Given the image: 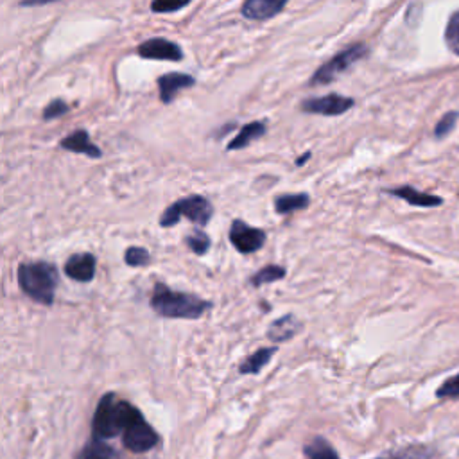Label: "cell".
Listing matches in <instances>:
<instances>
[{
	"label": "cell",
	"instance_id": "obj_30",
	"mask_svg": "<svg viewBox=\"0 0 459 459\" xmlns=\"http://www.w3.org/2000/svg\"><path fill=\"white\" fill-rule=\"evenodd\" d=\"M309 156H310V153H305V154H303V156H300L298 160H296V166H303V163H305V161L309 160Z\"/></svg>",
	"mask_w": 459,
	"mask_h": 459
},
{
	"label": "cell",
	"instance_id": "obj_13",
	"mask_svg": "<svg viewBox=\"0 0 459 459\" xmlns=\"http://www.w3.org/2000/svg\"><path fill=\"white\" fill-rule=\"evenodd\" d=\"M303 328V323L294 314H284L282 318L275 319L268 328V337L273 343H284V341L293 340L298 335Z\"/></svg>",
	"mask_w": 459,
	"mask_h": 459
},
{
	"label": "cell",
	"instance_id": "obj_1",
	"mask_svg": "<svg viewBox=\"0 0 459 459\" xmlns=\"http://www.w3.org/2000/svg\"><path fill=\"white\" fill-rule=\"evenodd\" d=\"M151 309L161 318L169 319H199L212 309V302L191 293L173 291L166 284H156L151 296Z\"/></svg>",
	"mask_w": 459,
	"mask_h": 459
},
{
	"label": "cell",
	"instance_id": "obj_12",
	"mask_svg": "<svg viewBox=\"0 0 459 459\" xmlns=\"http://www.w3.org/2000/svg\"><path fill=\"white\" fill-rule=\"evenodd\" d=\"M284 8L286 0H248L240 8V13L246 20L262 22L277 17L278 13L284 11Z\"/></svg>",
	"mask_w": 459,
	"mask_h": 459
},
{
	"label": "cell",
	"instance_id": "obj_21",
	"mask_svg": "<svg viewBox=\"0 0 459 459\" xmlns=\"http://www.w3.org/2000/svg\"><path fill=\"white\" fill-rule=\"evenodd\" d=\"M185 245L189 246V249H191L192 253H196V255H199V256H203L205 253L210 249L212 240H210V237L207 235L205 230H201V228H194V230H192V232L185 237Z\"/></svg>",
	"mask_w": 459,
	"mask_h": 459
},
{
	"label": "cell",
	"instance_id": "obj_3",
	"mask_svg": "<svg viewBox=\"0 0 459 459\" xmlns=\"http://www.w3.org/2000/svg\"><path fill=\"white\" fill-rule=\"evenodd\" d=\"M214 215V207L205 196H187L169 205L160 217L161 228H170L178 224L180 219H189L196 226H207Z\"/></svg>",
	"mask_w": 459,
	"mask_h": 459
},
{
	"label": "cell",
	"instance_id": "obj_4",
	"mask_svg": "<svg viewBox=\"0 0 459 459\" xmlns=\"http://www.w3.org/2000/svg\"><path fill=\"white\" fill-rule=\"evenodd\" d=\"M366 54H368V47L364 45V43H354V45H350L348 49L341 50L340 54H335L332 59L323 63L318 71L312 74L309 83L312 85V87H314V85L334 83L335 79L340 78L341 74H344L348 68H352Z\"/></svg>",
	"mask_w": 459,
	"mask_h": 459
},
{
	"label": "cell",
	"instance_id": "obj_22",
	"mask_svg": "<svg viewBox=\"0 0 459 459\" xmlns=\"http://www.w3.org/2000/svg\"><path fill=\"white\" fill-rule=\"evenodd\" d=\"M305 454L309 459H340L330 443L323 438H314L305 447Z\"/></svg>",
	"mask_w": 459,
	"mask_h": 459
},
{
	"label": "cell",
	"instance_id": "obj_24",
	"mask_svg": "<svg viewBox=\"0 0 459 459\" xmlns=\"http://www.w3.org/2000/svg\"><path fill=\"white\" fill-rule=\"evenodd\" d=\"M124 261L126 264L131 265V268H142V265H147L151 262L150 252L142 246H131V248L126 249L124 253Z\"/></svg>",
	"mask_w": 459,
	"mask_h": 459
},
{
	"label": "cell",
	"instance_id": "obj_9",
	"mask_svg": "<svg viewBox=\"0 0 459 459\" xmlns=\"http://www.w3.org/2000/svg\"><path fill=\"white\" fill-rule=\"evenodd\" d=\"M124 447L131 452H147L158 443V435L144 418L124 430Z\"/></svg>",
	"mask_w": 459,
	"mask_h": 459
},
{
	"label": "cell",
	"instance_id": "obj_27",
	"mask_svg": "<svg viewBox=\"0 0 459 459\" xmlns=\"http://www.w3.org/2000/svg\"><path fill=\"white\" fill-rule=\"evenodd\" d=\"M438 398H459V373L443 382L436 391Z\"/></svg>",
	"mask_w": 459,
	"mask_h": 459
},
{
	"label": "cell",
	"instance_id": "obj_23",
	"mask_svg": "<svg viewBox=\"0 0 459 459\" xmlns=\"http://www.w3.org/2000/svg\"><path fill=\"white\" fill-rule=\"evenodd\" d=\"M81 459H115V452L110 445L103 443L101 439H94L85 447Z\"/></svg>",
	"mask_w": 459,
	"mask_h": 459
},
{
	"label": "cell",
	"instance_id": "obj_29",
	"mask_svg": "<svg viewBox=\"0 0 459 459\" xmlns=\"http://www.w3.org/2000/svg\"><path fill=\"white\" fill-rule=\"evenodd\" d=\"M189 2H180V4H170V2H153L151 4V11L154 13H174L180 9L187 8Z\"/></svg>",
	"mask_w": 459,
	"mask_h": 459
},
{
	"label": "cell",
	"instance_id": "obj_10",
	"mask_svg": "<svg viewBox=\"0 0 459 459\" xmlns=\"http://www.w3.org/2000/svg\"><path fill=\"white\" fill-rule=\"evenodd\" d=\"M158 90H160V101L163 104H170L174 97L185 88H192L196 85V78L183 72H170L158 78Z\"/></svg>",
	"mask_w": 459,
	"mask_h": 459
},
{
	"label": "cell",
	"instance_id": "obj_6",
	"mask_svg": "<svg viewBox=\"0 0 459 459\" xmlns=\"http://www.w3.org/2000/svg\"><path fill=\"white\" fill-rule=\"evenodd\" d=\"M120 432L117 425V398L115 393H106L97 404L94 416V438L108 439L115 438Z\"/></svg>",
	"mask_w": 459,
	"mask_h": 459
},
{
	"label": "cell",
	"instance_id": "obj_2",
	"mask_svg": "<svg viewBox=\"0 0 459 459\" xmlns=\"http://www.w3.org/2000/svg\"><path fill=\"white\" fill-rule=\"evenodd\" d=\"M18 286L29 298L43 305H52L59 275L56 265L50 262H24L18 265Z\"/></svg>",
	"mask_w": 459,
	"mask_h": 459
},
{
	"label": "cell",
	"instance_id": "obj_5",
	"mask_svg": "<svg viewBox=\"0 0 459 459\" xmlns=\"http://www.w3.org/2000/svg\"><path fill=\"white\" fill-rule=\"evenodd\" d=\"M265 232L262 228L249 226L242 219H233L230 226V242L242 255H252L265 245Z\"/></svg>",
	"mask_w": 459,
	"mask_h": 459
},
{
	"label": "cell",
	"instance_id": "obj_26",
	"mask_svg": "<svg viewBox=\"0 0 459 459\" xmlns=\"http://www.w3.org/2000/svg\"><path fill=\"white\" fill-rule=\"evenodd\" d=\"M71 112V106L65 103L63 99H52L49 104L45 106V110H43V120H54V119H59V117H63L65 113Z\"/></svg>",
	"mask_w": 459,
	"mask_h": 459
},
{
	"label": "cell",
	"instance_id": "obj_17",
	"mask_svg": "<svg viewBox=\"0 0 459 459\" xmlns=\"http://www.w3.org/2000/svg\"><path fill=\"white\" fill-rule=\"evenodd\" d=\"M389 194L398 196V198L406 199L409 205H414V207H438L442 205V198H436V196L425 194V192H420L413 187H400V189H391L388 191Z\"/></svg>",
	"mask_w": 459,
	"mask_h": 459
},
{
	"label": "cell",
	"instance_id": "obj_28",
	"mask_svg": "<svg viewBox=\"0 0 459 459\" xmlns=\"http://www.w3.org/2000/svg\"><path fill=\"white\" fill-rule=\"evenodd\" d=\"M456 120H458V113H447V115L443 117L438 124H436V137H445L447 133H451V129L456 126Z\"/></svg>",
	"mask_w": 459,
	"mask_h": 459
},
{
	"label": "cell",
	"instance_id": "obj_20",
	"mask_svg": "<svg viewBox=\"0 0 459 459\" xmlns=\"http://www.w3.org/2000/svg\"><path fill=\"white\" fill-rule=\"evenodd\" d=\"M140 411L135 406H131L129 402L120 400L117 402V425L120 430H126L128 427H131L133 423H137L138 420H142Z\"/></svg>",
	"mask_w": 459,
	"mask_h": 459
},
{
	"label": "cell",
	"instance_id": "obj_15",
	"mask_svg": "<svg viewBox=\"0 0 459 459\" xmlns=\"http://www.w3.org/2000/svg\"><path fill=\"white\" fill-rule=\"evenodd\" d=\"M264 135H265V124L262 122V120L249 122V124H246L240 128L239 135H237L233 140H230V144L226 145V150L228 151L245 150V147H248L253 140H258V138H262Z\"/></svg>",
	"mask_w": 459,
	"mask_h": 459
},
{
	"label": "cell",
	"instance_id": "obj_16",
	"mask_svg": "<svg viewBox=\"0 0 459 459\" xmlns=\"http://www.w3.org/2000/svg\"><path fill=\"white\" fill-rule=\"evenodd\" d=\"M278 352L277 347H265V348H258L255 354L245 359V363H240L239 372L242 375H256V373L261 372L264 366H268L269 360L273 359L275 354Z\"/></svg>",
	"mask_w": 459,
	"mask_h": 459
},
{
	"label": "cell",
	"instance_id": "obj_11",
	"mask_svg": "<svg viewBox=\"0 0 459 459\" xmlns=\"http://www.w3.org/2000/svg\"><path fill=\"white\" fill-rule=\"evenodd\" d=\"M97 258L92 253H74L65 262V275L81 284H88L96 277Z\"/></svg>",
	"mask_w": 459,
	"mask_h": 459
},
{
	"label": "cell",
	"instance_id": "obj_18",
	"mask_svg": "<svg viewBox=\"0 0 459 459\" xmlns=\"http://www.w3.org/2000/svg\"><path fill=\"white\" fill-rule=\"evenodd\" d=\"M310 203L309 194L298 192V194H284L275 199V210L280 215H291L293 212L305 210Z\"/></svg>",
	"mask_w": 459,
	"mask_h": 459
},
{
	"label": "cell",
	"instance_id": "obj_8",
	"mask_svg": "<svg viewBox=\"0 0 459 459\" xmlns=\"http://www.w3.org/2000/svg\"><path fill=\"white\" fill-rule=\"evenodd\" d=\"M137 54L144 59H158V61H182L183 49L178 43L166 38H150L137 47Z\"/></svg>",
	"mask_w": 459,
	"mask_h": 459
},
{
	"label": "cell",
	"instance_id": "obj_14",
	"mask_svg": "<svg viewBox=\"0 0 459 459\" xmlns=\"http://www.w3.org/2000/svg\"><path fill=\"white\" fill-rule=\"evenodd\" d=\"M61 150L71 151V153L78 154H87L90 158H101L103 156V151L97 147L90 138V133L87 129H78V131L71 133L68 137H65L61 140Z\"/></svg>",
	"mask_w": 459,
	"mask_h": 459
},
{
	"label": "cell",
	"instance_id": "obj_7",
	"mask_svg": "<svg viewBox=\"0 0 459 459\" xmlns=\"http://www.w3.org/2000/svg\"><path fill=\"white\" fill-rule=\"evenodd\" d=\"M356 106V101L352 97H344L340 94H328L321 97H310V99L302 101L300 108L305 113H316V115L325 117H337L347 113Z\"/></svg>",
	"mask_w": 459,
	"mask_h": 459
},
{
	"label": "cell",
	"instance_id": "obj_19",
	"mask_svg": "<svg viewBox=\"0 0 459 459\" xmlns=\"http://www.w3.org/2000/svg\"><path fill=\"white\" fill-rule=\"evenodd\" d=\"M286 275H287L286 268H282V265L277 264H269L265 265V268L258 269V271L249 278V284H252L253 287H262L265 286V284H273V282L284 280Z\"/></svg>",
	"mask_w": 459,
	"mask_h": 459
},
{
	"label": "cell",
	"instance_id": "obj_25",
	"mask_svg": "<svg viewBox=\"0 0 459 459\" xmlns=\"http://www.w3.org/2000/svg\"><path fill=\"white\" fill-rule=\"evenodd\" d=\"M445 40H447L449 49L459 56V11H456L451 17L445 29Z\"/></svg>",
	"mask_w": 459,
	"mask_h": 459
}]
</instances>
